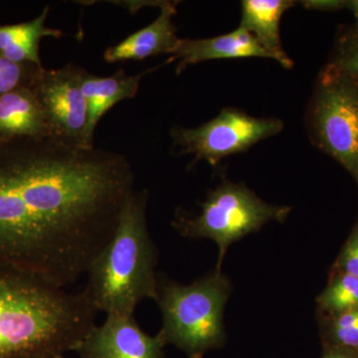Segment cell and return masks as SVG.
<instances>
[{
    "label": "cell",
    "mask_w": 358,
    "mask_h": 358,
    "mask_svg": "<svg viewBox=\"0 0 358 358\" xmlns=\"http://www.w3.org/2000/svg\"><path fill=\"white\" fill-rule=\"evenodd\" d=\"M157 69H150L138 75H128L117 71L110 77H99L84 71L82 90L88 106V124L86 138L89 147H95L94 136L99 122L115 103L133 99L138 93L143 76Z\"/></svg>",
    "instance_id": "7c38bea8"
},
{
    "label": "cell",
    "mask_w": 358,
    "mask_h": 358,
    "mask_svg": "<svg viewBox=\"0 0 358 358\" xmlns=\"http://www.w3.org/2000/svg\"><path fill=\"white\" fill-rule=\"evenodd\" d=\"M166 341L159 333L150 336L134 315H107L101 326L85 336L76 352L81 358H164Z\"/></svg>",
    "instance_id": "9c48e42d"
},
{
    "label": "cell",
    "mask_w": 358,
    "mask_h": 358,
    "mask_svg": "<svg viewBox=\"0 0 358 358\" xmlns=\"http://www.w3.org/2000/svg\"><path fill=\"white\" fill-rule=\"evenodd\" d=\"M43 67L17 63L0 53V96L20 88H33Z\"/></svg>",
    "instance_id": "ac0fdd59"
},
{
    "label": "cell",
    "mask_w": 358,
    "mask_h": 358,
    "mask_svg": "<svg viewBox=\"0 0 358 358\" xmlns=\"http://www.w3.org/2000/svg\"><path fill=\"white\" fill-rule=\"evenodd\" d=\"M231 289L229 279L216 268L189 285L159 280V334L166 345H176L189 358H201L222 345L224 308Z\"/></svg>",
    "instance_id": "277c9868"
},
{
    "label": "cell",
    "mask_w": 358,
    "mask_h": 358,
    "mask_svg": "<svg viewBox=\"0 0 358 358\" xmlns=\"http://www.w3.org/2000/svg\"><path fill=\"white\" fill-rule=\"evenodd\" d=\"M345 0H306L301 4L310 10L334 13L345 8Z\"/></svg>",
    "instance_id": "44dd1931"
},
{
    "label": "cell",
    "mask_w": 358,
    "mask_h": 358,
    "mask_svg": "<svg viewBox=\"0 0 358 358\" xmlns=\"http://www.w3.org/2000/svg\"><path fill=\"white\" fill-rule=\"evenodd\" d=\"M49 6L34 20L13 25H0V53L14 62L30 63L43 67L40 59V42L44 37L61 38L63 32L47 27Z\"/></svg>",
    "instance_id": "9a60e30c"
},
{
    "label": "cell",
    "mask_w": 358,
    "mask_h": 358,
    "mask_svg": "<svg viewBox=\"0 0 358 358\" xmlns=\"http://www.w3.org/2000/svg\"><path fill=\"white\" fill-rule=\"evenodd\" d=\"M284 128V122L275 117H256L241 110L226 108L217 117L199 128L176 127L171 131L173 147L178 155L194 157L192 164L206 160L216 166L225 157L245 152Z\"/></svg>",
    "instance_id": "52a82bcc"
},
{
    "label": "cell",
    "mask_w": 358,
    "mask_h": 358,
    "mask_svg": "<svg viewBox=\"0 0 358 358\" xmlns=\"http://www.w3.org/2000/svg\"><path fill=\"white\" fill-rule=\"evenodd\" d=\"M56 358H68V357H66L65 355H63V357H56Z\"/></svg>",
    "instance_id": "cb8c5ba5"
},
{
    "label": "cell",
    "mask_w": 358,
    "mask_h": 358,
    "mask_svg": "<svg viewBox=\"0 0 358 358\" xmlns=\"http://www.w3.org/2000/svg\"><path fill=\"white\" fill-rule=\"evenodd\" d=\"M317 303L334 315L358 308V277L341 274L322 292Z\"/></svg>",
    "instance_id": "2e32d148"
},
{
    "label": "cell",
    "mask_w": 358,
    "mask_h": 358,
    "mask_svg": "<svg viewBox=\"0 0 358 358\" xmlns=\"http://www.w3.org/2000/svg\"><path fill=\"white\" fill-rule=\"evenodd\" d=\"M322 358H358V357L352 350L336 348V350L327 352Z\"/></svg>",
    "instance_id": "7402d4cb"
},
{
    "label": "cell",
    "mask_w": 358,
    "mask_h": 358,
    "mask_svg": "<svg viewBox=\"0 0 358 358\" xmlns=\"http://www.w3.org/2000/svg\"><path fill=\"white\" fill-rule=\"evenodd\" d=\"M176 2L164 1L160 14L150 25L129 35L122 42L110 46L103 54L108 63L145 60L159 54H173L181 39L173 22Z\"/></svg>",
    "instance_id": "30bf717a"
},
{
    "label": "cell",
    "mask_w": 358,
    "mask_h": 358,
    "mask_svg": "<svg viewBox=\"0 0 358 358\" xmlns=\"http://www.w3.org/2000/svg\"><path fill=\"white\" fill-rule=\"evenodd\" d=\"M147 190H134L109 243L90 267L84 288L98 312L134 315L141 301H157V249L148 233Z\"/></svg>",
    "instance_id": "3957f363"
},
{
    "label": "cell",
    "mask_w": 358,
    "mask_h": 358,
    "mask_svg": "<svg viewBox=\"0 0 358 358\" xmlns=\"http://www.w3.org/2000/svg\"><path fill=\"white\" fill-rule=\"evenodd\" d=\"M134 181L117 152L52 138L0 141V266L74 284L109 243Z\"/></svg>",
    "instance_id": "6da1fadb"
},
{
    "label": "cell",
    "mask_w": 358,
    "mask_h": 358,
    "mask_svg": "<svg viewBox=\"0 0 358 358\" xmlns=\"http://www.w3.org/2000/svg\"><path fill=\"white\" fill-rule=\"evenodd\" d=\"M341 274L358 277V225L352 231L350 239L346 242L338 261Z\"/></svg>",
    "instance_id": "ffe728a7"
},
{
    "label": "cell",
    "mask_w": 358,
    "mask_h": 358,
    "mask_svg": "<svg viewBox=\"0 0 358 358\" xmlns=\"http://www.w3.org/2000/svg\"><path fill=\"white\" fill-rule=\"evenodd\" d=\"M331 69L358 78V22L339 28L333 53L326 65Z\"/></svg>",
    "instance_id": "e0dca14e"
},
{
    "label": "cell",
    "mask_w": 358,
    "mask_h": 358,
    "mask_svg": "<svg viewBox=\"0 0 358 358\" xmlns=\"http://www.w3.org/2000/svg\"><path fill=\"white\" fill-rule=\"evenodd\" d=\"M200 206L197 215L178 214L173 227L181 236L215 242L219 249L218 271H222L230 245L266 224L284 222L291 212V207L268 203L242 183L227 180L211 190Z\"/></svg>",
    "instance_id": "5b68a950"
},
{
    "label": "cell",
    "mask_w": 358,
    "mask_h": 358,
    "mask_svg": "<svg viewBox=\"0 0 358 358\" xmlns=\"http://www.w3.org/2000/svg\"><path fill=\"white\" fill-rule=\"evenodd\" d=\"M329 331L336 348L357 352L358 308L334 315Z\"/></svg>",
    "instance_id": "d6986e66"
},
{
    "label": "cell",
    "mask_w": 358,
    "mask_h": 358,
    "mask_svg": "<svg viewBox=\"0 0 358 358\" xmlns=\"http://www.w3.org/2000/svg\"><path fill=\"white\" fill-rule=\"evenodd\" d=\"M294 6L292 0H244L240 27L251 33L261 46L285 69L294 62L282 49L280 23L282 16Z\"/></svg>",
    "instance_id": "5bb4252c"
},
{
    "label": "cell",
    "mask_w": 358,
    "mask_h": 358,
    "mask_svg": "<svg viewBox=\"0 0 358 358\" xmlns=\"http://www.w3.org/2000/svg\"><path fill=\"white\" fill-rule=\"evenodd\" d=\"M310 138L358 183V78L322 68L308 106Z\"/></svg>",
    "instance_id": "8992f818"
},
{
    "label": "cell",
    "mask_w": 358,
    "mask_h": 358,
    "mask_svg": "<svg viewBox=\"0 0 358 358\" xmlns=\"http://www.w3.org/2000/svg\"><path fill=\"white\" fill-rule=\"evenodd\" d=\"M248 57L271 58L255 37L244 28L211 38L181 39L169 62L178 60L176 73L180 74L189 65L220 59Z\"/></svg>",
    "instance_id": "8fae6325"
},
{
    "label": "cell",
    "mask_w": 358,
    "mask_h": 358,
    "mask_svg": "<svg viewBox=\"0 0 358 358\" xmlns=\"http://www.w3.org/2000/svg\"><path fill=\"white\" fill-rule=\"evenodd\" d=\"M345 8L350 10L358 22V0H348L345 2Z\"/></svg>",
    "instance_id": "603a6c76"
},
{
    "label": "cell",
    "mask_w": 358,
    "mask_h": 358,
    "mask_svg": "<svg viewBox=\"0 0 358 358\" xmlns=\"http://www.w3.org/2000/svg\"><path fill=\"white\" fill-rule=\"evenodd\" d=\"M50 138L43 110L31 88L0 96V141Z\"/></svg>",
    "instance_id": "4fadbf2b"
},
{
    "label": "cell",
    "mask_w": 358,
    "mask_h": 358,
    "mask_svg": "<svg viewBox=\"0 0 358 358\" xmlns=\"http://www.w3.org/2000/svg\"><path fill=\"white\" fill-rule=\"evenodd\" d=\"M84 69L69 63L40 71L33 92L43 110L50 138L70 147L90 148L86 131L88 106L82 90Z\"/></svg>",
    "instance_id": "ba28073f"
},
{
    "label": "cell",
    "mask_w": 358,
    "mask_h": 358,
    "mask_svg": "<svg viewBox=\"0 0 358 358\" xmlns=\"http://www.w3.org/2000/svg\"><path fill=\"white\" fill-rule=\"evenodd\" d=\"M98 310L84 289L71 293L0 266V358H56L76 352Z\"/></svg>",
    "instance_id": "7a4b0ae2"
}]
</instances>
